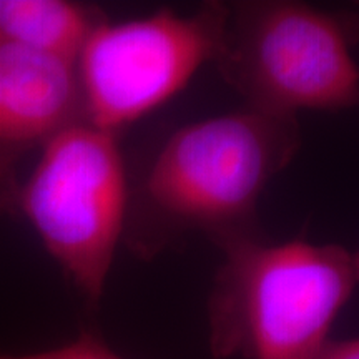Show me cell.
<instances>
[{"instance_id": "52a82bcc", "label": "cell", "mask_w": 359, "mask_h": 359, "mask_svg": "<svg viewBox=\"0 0 359 359\" xmlns=\"http://www.w3.org/2000/svg\"><path fill=\"white\" fill-rule=\"evenodd\" d=\"M102 19L98 8L69 0H0V43L77 62Z\"/></svg>"}, {"instance_id": "ba28073f", "label": "cell", "mask_w": 359, "mask_h": 359, "mask_svg": "<svg viewBox=\"0 0 359 359\" xmlns=\"http://www.w3.org/2000/svg\"><path fill=\"white\" fill-rule=\"evenodd\" d=\"M0 359H123L114 349H110L100 338L92 333H82L77 339L50 351L7 356L0 354Z\"/></svg>"}, {"instance_id": "277c9868", "label": "cell", "mask_w": 359, "mask_h": 359, "mask_svg": "<svg viewBox=\"0 0 359 359\" xmlns=\"http://www.w3.org/2000/svg\"><path fill=\"white\" fill-rule=\"evenodd\" d=\"M128 208L118 135L82 118L40 150L29 178L17 187L11 213L25 218L72 285L97 304L125 238Z\"/></svg>"}, {"instance_id": "6da1fadb", "label": "cell", "mask_w": 359, "mask_h": 359, "mask_svg": "<svg viewBox=\"0 0 359 359\" xmlns=\"http://www.w3.org/2000/svg\"><path fill=\"white\" fill-rule=\"evenodd\" d=\"M299 145L296 116L253 107L175 130L130 191V248L150 258L190 233L218 246L257 235L259 198Z\"/></svg>"}, {"instance_id": "7a4b0ae2", "label": "cell", "mask_w": 359, "mask_h": 359, "mask_svg": "<svg viewBox=\"0 0 359 359\" xmlns=\"http://www.w3.org/2000/svg\"><path fill=\"white\" fill-rule=\"evenodd\" d=\"M208 302L218 359H316L359 283L353 253L253 235L222 246Z\"/></svg>"}, {"instance_id": "5b68a950", "label": "cell", "mask_w": 359, "mask_h": 359, "mask_svg": "<svg viewBox=\"0 0 359 359\" xmlns=\"http://www.w3.org/2000/svg\"><path fill=\"white\" fill-rule=\"evenodd\" d=\"M228 6L193 13L160 8L145 17L93 27L75 67L83 118L118 135L177 97L201 67L217 62Z\"/></svg>"}, {"instance_id": "30bf717a", "label": "cell", "mask_w": 359, "mask_h": 359, "mask_svg": "<svg viewBox=\"0 0 359 359\" xmlns=\"http://www.w3.org/2000/svg\"><path fill=\"white\" fill-rule=\"evenodd\" d=\"M353 259H354V266H356V273H358V278H359V250L354 251V253H353Z\"/></svg>"}, {"instance_id": "9c48e42d", "label": "cell", "mask_w": 359, "mask_h": 359, "mask_svg": "<svg viewBox=\"0 0 359 359\" xmlns=\"http://www.w3.org/2000/svg\"><path fill=\"white\" fill-rule=\"evenodd\" d=\"M316 359H359V336L348 339H331Z\"/></svg>"}, {"instance_id": "3957f363", "label": "cell", "mask_w": 359, "mask_h": 359, "mask_svg": "<svg viewBox=\"0 0 359 359\" xmlns=\"http://www.w3.org/2000/svg\"><path fill=\"white\" fill-rule=\"evenodd\" d=\"M354 20L293 0L228 6L215 64L246 107L296 116L359 107Z\"/></svg>"}, {"instance_id": "8992f818", "label": "cell", "mask_w": 359, "mask_h": 359, "mask_svg": "<svg viewBox=\"0 0 359 359\" xmlns=\"http://www.w3.org/2000/svg\"><path fill=\"white\" fill-rule=\"evenodd\" d=\"M82 118L75 62L0 43V213H11L24 156Z\"/></svg>"}]
</instances>
